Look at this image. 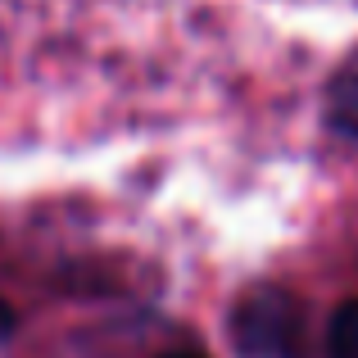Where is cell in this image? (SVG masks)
Wrapping results in <instances>:
<instances>
[{
  "label": "cell",
  "instance_id": "cell-1",
  "mask_svg": "<svg viewBox=\"0 0 358 358\" xmlns=\"http://www.w3.org/2000/svg\"><path fill=\"white\" fill-rule=\"evenodd\" d=\"M290 322H295V313H290V304L281 295H259L245 304L241 313V345L254 354H281L290 341Z\"/></svg>",
  "mask_w": 358,
  "mask_h": 358
},
{
  "label": "cell",
  "instance_id": "cell-2",
  "mask_svg": "<svg viewBox=\"0 0 358 358\" xmlns=\"http://www.w3.org/2000/svg\"><path fill=\"white\" fill-rule=\"evenodd\" d=\"M327 109H331V122H336V127L350 131V136H358V69H345L341 78L331 82Z\"/></svg>",
  "mask_w": 358,
  "mask_h": 358
},
{
  "label": "cell",
  "instance_id": "cell-3",
  "mask_svg": "<svg viewBox=\"0 0 358 358\" xmlns=\"http://www.w3.org/2000/svg\"><path fill=\"white\" fill-rule=\"evenodd\" d=\"M327 354L331 358H358V299L336 308L331 327H327Z\"/></svg>",
  "mask_w": 358,
  "mask_h": 358
},
{
  "label": "cell",
  "instance_id": "cell-4",
  "mask_svg": "<svg viewBox=\"0 0 358 358\" xmlns=\"http://www.w3.org/2000/svg\"><path fill=\"white\" fill-rule=\"evenodd\" d=\"M9 331H14V308H9L5 299H0V341H5Z\"/></svg>",
  "mask_w": 358,
  "mask_h": 358
},
{
  "label": "cell",
  "instance_id": "cell-5",
  "mask_svg": "<svg viewBox=\"0 0 358 358\" xmlns=\"http://www.w3.org/2000/svg\"><path fill=\"white\" fill-rule=\"evenodd\" d=\"M159 358H204L200 350H173V354H159Z\"/></svg>",
  "mask_w": 358,
  "mask_h": 358
}]
</instances>
